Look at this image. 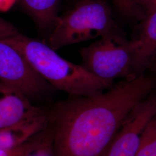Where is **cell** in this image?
<instances>
[{
	"instance_id": "cell-1",
	"label": "cell",
	"mask_w": 156,
	"mask_h": 156,
	"mask_svg": "<svg viewBox=\"0 0 156 156\" xmlns=\"http://www.w3.org/2000/svg\"><path fill=\"white\" fill-rule=\"evenodd\" d=\"M156 89L142 73L87 96L70 95L47 111L54 156H104L124 119Z\"/></svg>"
},
{
	"instance_id": "cell-2",
	"label": "cell",
	"mask_w": 156,
	"mask_h": 156,
	"mask_svg": "<svg viewBox=\"0 0 156 156\" xmlns=\"http://www.w3.org/2000/svg\"><path fill=\"white\" fill-rule=\"evenodd\" d=\"M2 39L20 50L35 72L48 83L70 95H91L113 86V82L95 76L82 65L59 56L46 43L20 34Z\"/></svg>"
},
{
	"instance_id": "cell-3",
	"label": "cell",
	"mask_w": 156,
	"mask_h": 156,
	"mask_svg": "<svg viewBox=\"0 0 156 156\" xmlns=\"http://www.w3.org/2000/svg\"><path fill=\"white\" fill-rule=\"evenodd\" d=\"M120 32L107 0H80L65 14L57 17L46 44L57 51Z\"/></svg>"
},
{
	"instance_id": "cell-4",
	"label": "cell",
	"mask_w": 156,
	"mask_h": 156,
	"mask_svg": "<svg viewBox=\"0 0 156 156\" xmlns=\"http://www.w3.org/2000/svg\"><path fill=\"white\" fill-rule=\"evenodd\" d=\"M79 53L81 65L101 79L113 82L116 79L136 76L131 40L122 32L100 38Z\"/></svg>"
},
{
	"instance_id": "cell-5",
	"label": "cell",
	"mask_w": 156,
	"mask_h": 156,
	"mask_svg": "<svg viewBox=\"0 0 156 156\" xmlns=\"http://www.w3.org/2000/svg\"><path fill=\"white\" fill-rule=\"evenodd\" d=\"M156 114V89L130 112L104 156H135L142 135Z\"/></svg>"
},
{
	"instance_id": "cell-6",
	"label": "cell",
	"mask_w": 156,
	"mask_h": 156,
	"mask_svg": "<svg viewBox=\"0 0 156 156\" xmlns=\"http://www.w3.org/2000/svg\"><path fill=\"white\" fill-rule=\"evenodd\" d=\"M0 82L21 90L31 99L45 91L49 84L16 47L0 39Z\"/></svg>"
},
{
	"instance_id": "cell-7",
	"label": "cell",
	"mask_w": 156,
	"mask_h": 156,
	"mask_svg": "<svg viewBox=\"0 0 156 156\" xmlns=\"http://www.w3.org/2000/svg\"><path fill=\"white\" fill-rule=\"evenodd\" d=\"M45 112L21 90L0 82V130Z\"/></svg>"
},
{
	"instance_id": "cell-8",
	"label": "cell",
	"mask_w": 156,
	"mask_h": 156,
	"mask_svg": "<svg viewBox=\"0 0 156 156\" xmlns=\"http://www.w3.org/2000/svg\"><path fill=\"white\" fill-rule=\"evenodd\" d=\"M140 21L138 35L131 40L135 76L149 68L156 57V9L146 13Z\"/></svg>"
},
{
	"instance_id": "cell-9",
	"label": "cell",
	"mask_w": 156,
	"mask_h": 156,
	"mask_svg": "<svg viewBox=\"0 0 156 156\" xmlns=\"http://www.w3.org/2000/svg\"><path fill=\"white\" fill-rule=\"evenodd\" d=\"M47 111L0 130V149L11 151L24 145L48 126Z\"/></svg>"
},
{
	"instance_id": "cell-10",
	"label": "cell",
	"mask_w": 156,
	"mask_h": 156,
	"mask_svg": "<svg viewBox=\"0 0 156 156\" xmlns=\"http://www.w3.org/2000/svg\"><path fill=\"white\" fill-rule=\"evenodd\" d=\"M21 2L37 27L48 35L58 16L61 0H21Z\"/></svg>"
},
{
	"instance_id": "cell-11",
	"label": "cell",
	"mask_w": 156,
	"mask_h": 156,
	"mask_svg": "<svg viewBox=\"0 0 156 156\" xmlns=\"http://www.w3.org/2000/svg\"><path fill=\"white\" fill-rule=\"evenodd\" d=\"M135 156H156V114L145 128Z\"/></svg>"
},
{
	"instance_id": "cell-12",
	"label": "cell",
	"mask_w": 156,
	"mask_h": 156,
	"mask_svg": "<svg viewBox=\"0 0 156 156\" xmlns=\"http://www.w3.org/2000/svg\"><path fill=\"white\" fill-rule=\"evenodd\" d=\"M140 0H112L117 11L126 19L142 20L146 13L141 8Z\"/></svg>"
},
{
	"instance_id": "cell-13",
	"label": "cell",
	"mask_w": 156,
	"mask_h": 156,
	"mask_svg": "<svg viewBox=\"0 0 156 156\" xmlns=\"http://www.w3.org/2000/svg\"><path fill=\"white\" fill-rule=\"evenodd\" d=\"M25 156H54L51 133L48 125L42 131L38 144Z\"/></svg>"
},
{
	"instance_id": "cell-14",
	"label": "cell",
	"mask_w": 156,
	"mask_h": 156,
	"mask_svg": "<svg viewBox=\"0 0 156 156\" xmlns=\"http://www.w3.org/2000/svg\"><path fill=\"white\" fill-rule=\"evenodd\" d=\"M41 134H37L29 140L24 145L11 151H3L0 149V156H25L38 144Z\"/></svg>"
},
{
	"instance_id": "cell-15",
	"label": "cell",
	"mask_w": 156,
	"mask_h": 156,
	"mask_svg": "<svg viewBox=\"0 0 156 156\" xmlns=\"http://www.w3.org/2000/svg\"><path fill=\"white\" fill-rule=\"evenodd\" d=\"M19 34L18 30L13 24L0 17V39L12 37Z\"/></svg>"
},
{
	"instance_id": "cell-16",
	"label": "cell",
	"mask_w": 156,
	"mask_h": 156,
	"mask_svg": "<svg viewBox=\"0 0 156 156\" xmlns=\"http://www.w3.org/2000/svg\"><path fill=\"white\" fill-rule=\"evenodd\" d=\"M140 4L146 13L156 9V0H140Z\"/></svg>"
},
{
	"instance_id": "cell-17",
	"label": "cell",
	"mask_w": 156,
	"mask_h": 156,
	"mask_svg": "<svg viewBox=\"0 0 156 156\" xmlns=\"http://www.w3.org/2000/svg\"><path fill=\"white\" fill-rule=\"evenodd\" d=\"M16 0H0V12H6L14 5Z\"/></svg>"
},
{
	"instance_id": "cell-18",
	"label": "cell",
	"mask_w": 156,
	"mask_h": 156,
	"mask_svg": "<svg viewBox=\"0 0 156 156\" xmlns=\"http://www.w3.org/2000/svg\"><path fill=\"white\" fill-rule=\"evenodd\" d=\"M149 69H151V71L153 73H156V57H155V58L154 59L153 62H152Z\"/></svg>"
}]
</instances>
